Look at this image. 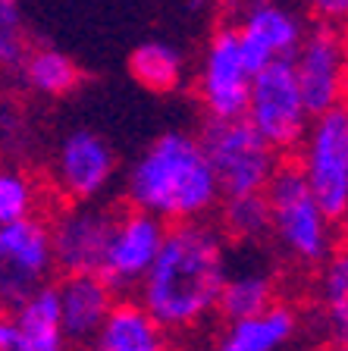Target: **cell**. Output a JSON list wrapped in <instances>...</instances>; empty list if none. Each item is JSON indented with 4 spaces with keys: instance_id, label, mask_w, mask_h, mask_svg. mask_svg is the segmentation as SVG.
<instances>
[{
    "instance_id": "cell-1",
    "label": "cell",
    "mask_w": 348,
    "mask_h": 351,
    "mask_svg": "<svg viewBox=\"0 0 348 351\" xmlns=\"http://www.w3.org/2000/svg\"><path fill=\"white\" fill-rule=\"evenodd\" d=\"M229 270V241L213 219L167 226L163 245L138 285V304L163 332H185L217 314Z\"/></svg>"
},
{
    "instance_id": "cell-25",
    "label": "cell",
    "mask_w": 348,
    "mask_h": 351,
    "mask_svg": "<svg viewBox=\"0 0 348 351\" xmlns=\"http://www.w3.org/2000/svg\"><path fill=\"white\" fill-rule=\"evenodd\" d=\"M32 141H35V132L25 110L10 97H0V157H3L0 163H19L35 147Z\"/></svg>"
},
{
    "instance_id": "cell-21",
    "label": "cell",
    "mask_w": 348,
    "mask_h": 351,
    "mask_svg": "<svg viewBox=\"0 0 348 351\" xmlns=\"http://www.w3.org/2000/svg\"><path fill=\"white\" fill-rule=\"evenodd\" d=\"M16 75H19V85L29 88L32 95L38 97H66L73 95L82 82L79 63L69 53L57 51V47H47V44L32 47Z\"/></svg>"
},
{
    "instance_id": "cell-7",
    "label": "cell",
    "mask_w": 348,
    "mask_h": 351,
    "mask_svg": "<svg viewBox=\"0 0 348 351\" xmlns=\"http://www.w3.org/2000/svg\"><path fill=\"white\" fill-rule=\"evenodd\" d=\"M254 73L245 60L232 22H223L204 44L195 69V97L207 119H242Z\"/></svg>"
},
{
    "instance_id": "cell-14",
    "label": "cell",
    "mask_w": 348,
    "mask_h": 351,
    "mask_svg": "<svg viewBox=\"0 0 348 351\" xmlns=\"http://www.w3.org/2000/svg\"><path fill=\"white\" fill-rule=\"evenodd\" d=\"M57 307L69 345H91L119 298L101 276H60Z\"/></svg>"
},
{
    "instance_id": "cell-16",
    "label": "cell",
    "mask_w": 348,
    "mask_h": 351,
    "mask_svg": "<svg viewBox=\"0 0 348 351\" xmlns=\"http://www.w3.org/2000/svg\"><path fill=\"white\" fill-rule=\"evenodd\" d=\"M314 307L323 339L333 351H348V241L317 267Z\"/></svg>"
},
{
    "instance_id": "cell-18",
    "label": "cell",
    "mask_w": 348,
    "mask_h": 351,
    "mask_svg": "<svg viewBox=\"0 0 348 351\" xmlns=\"http://www.w3.org/2000/svg\"><path fill=\"white\" fill-rule=\"evenodd\" d=\"M91 351H170V336L138 301L119 298L91 342Z\"/></svg>"
},
{
    "instance_id": "cell-4",
    "label": "cell",
    "mask_w": 348,
    "mask_h": 351,
    "mask_svg": "<svg viewBox=\"0 0 348 351\" xmlns=\"http://www.w3.org/2000/svg\"><path fill=\"white\" fill-rule=\"evenodd\" d=\"M223 197L264 195L283 157L248 125V119H207L198 132Z\"/></svg>"
},
{
    "instance_id": "cell-19",
    "label": "cell",
    "mask_w": 348,
    "mask_h": 351,
    "mask_svg": "<svg viewBox=\"0 0 348 351\" xmlns=\"http://www.w3.org/2000/svg\"><path fill=\"white\" fill-rule=\"evenodd\" d=\"M16 336L29 351H69L63 320H60L57 307V289L54 282L41 292H35L29 301H22L10 317Z\"/></svg>"
},
{
    "instance_id": "cell-13",
    "label": "cell",
    "mask_w": 348,
    "mask_h": 351,
    "mask_svg": "<svg viewBox=\"0 0 348 351\" xmlns=\"http://www.w3.org/2000/svg\"><path fill=\"white\" fill-rule=\"evenodd\" d=\"M308 25H311L308 16L283 3H248L232 22L254 75L273 63H289Z\"/></svg>"
},
{
    "instance_id": "cell-6",
    "label": "cell",
    "mask_w": 348,
    "mask_h": 351,
    "mask_svg": "<svg viewBox=\"0 0 348 351\" xmlns=\"http://www.w3.org/2000/svg\"><path fill=\"white\" fill-rule=\"evenodd\" d=\"M308 113L320 117L336 107H345L348 97V35L345 29L311 22L289 60Z\"/></svg>"
},
{
    "instance_id": "cell-10",
    "label": "cell",
    "mask_w": 348,
    "mask_h": 351,
    "mask_svg": "<svg viewBox=\"0 0 348 351\" xmlns=\"http://www.w3.org/2000/svg\"><path fill=\"white\" fill-rule=\"evenodd\" d=\"M116 213L110 204H63L47 213L54 270L60 276H97L107 254L110 232L116 226Z\"/></svg>"
},
{
    "instance_id": "cell-9",
    "label": "cell",
    "mask_w": 348,
    "mask_h": 351,
    "mask_svg": "<svg viewBox=\"0 0 348 351\" xmlns=\"http://www.w3.org/2000/svg\"><path fill=\"white\" fill-rule=\"evenodd\" d=\"M119 163L116 151L95 129H73L51 154V185L66 204H101L113 189Z\"/></svg>"
},
{
    "instance_id": "cell-11",
    "label": "cell",
    "mask_w": 348,
    "mask_h": 351,
    "mask_svg": "<svg viewBox=\"0 0 348 351\" xmlns=\"http://www.w3.org/2000/svg\"><path fill=\"white\" fill-rule=\"evenodd\" d=\"M54 273L47 219L32 217L0 226V311H16L22 301L47 289Z\"/></svg>"
},
{
    "instance_id": "cell-23",
    "label": "cell",
    "mask_w": 348,
    "mask_h": 351,
    "mask_svg": "<svg viewBox=\"0 0 348 351\" xmlns=\"http://www.w3.org/2000/svg\"><path fill=\"white\" fill-rule=\"evenodd\" d=\"M220 232L226 241L239 245H261L270 239V207L264 195H245V197H223L220 201Z\"/></svg>"
},
{
    "instance_id": "cell-20",
    "label": "cell",
    "mask_w": 348,
    "mask_h": 351,
    "mask_svg": "<svg viewBox=\"0 0 348 351\" xmlns=\"http://www.w3.org/2000/svg\"><path fill=\"white\" fill-rule=\"evenodd\" d=\"M129 75L154 95H173L185 82V53L163 38H145L129 53Z\"/></svg>"
},
{
    "instance_id": "cell-2",
    "label": "cell",
    "mask_w": 348,
    "mask_h": 351,
    "mask_svg": "<svg viewBox=\"0 0 348 351\" xmlns=\"http://www.w3.org/2000/svg\"><path fill=\"white\" fill-rule=\"evenodd\" d=\"M129 210H141L163 226L201 223L220 210V185L195 132L170 129L148 141L123 176Z\"/></svg>"
},
{
    "instance_id": "cell-8",
    "label": "cell",
    "mask_w": 348,
    "mask_h": 351,
    "mask_svg": "<svg viewBox=\"0 0 348 351\" xmlns=\"http://www.w3.org/2000/svg\"><path fill=\"white\" fill-rule=\"evenodd\" d=\"M245 119L279 157L301 145L311 125V113L301 101L289 63H273L254 75Z\"/></svg>"
},
{
    "instance_id": "cell-12",
    "label": "cell",
    "mask_w": 348,
    "mask_h": 351,
    "mask_svg": "<svg viewBox=\"0 0 348 351\" xmlns=\"http://www.w3.org/2000/svg\"><path fill=\"white\" fill-rule=\"evenodd\" d=\"M163 235H167V226L160 219L148 217L141 210H129V207L119 210L97 276L116 295L138 292V285L148 276L154 257H157L160 245H163Z\"/></svg>"
},
{
    "instance_id": "cell-22",
    "label": "cell",
    "mask_w": 348,
    "mask_h": 351,
    "mask_svg": "<svg viewBox=\"0 0 348 351\" xmlns=\"http://www.w3.org/2000/svg\"><path fill=\"white\" fill-rule=\"evenodd\" d=\"M44 191L22 163H0V226L44 217Z\"/></svg>"
},
{
    "instance_id": "cell-17",
    "label": "cell",
    "mask_w": 348,
    "mask_h": 351,
    "mask_svg": "<svg viewBox=\"0 0 348 351\" xmlns=\"http://www.w3.org/2000/svg\"><path fill=\"white\" fill-rule=\"evenodd\" d=\"M276 295H279V285H276V273L267 263H232L229 257V270H226V282L223 292L217 301V314L226 323L232 320H248V317H257L264 311L276 304Z\"/></svg>"
},
{
    "instance_id": "cell-5",
    "label": "cell",
    "mask_w": 348,
    "mask_h": 351,
    "mask_svg": "<svg viewBox=\"0 0 348 351\" xmlns=\"http://www.w3.org/2000/svg\"><path fill=\"white\" fill-rule=\"evenodd\" d=\"M292 163L329 223H348V104L311 119Z\"/></svg>"
},
{
    "instance_id": "cell-24",
    "label": "cell",
    "mask_w": 348,
    "mask_h": 351,
    "mask_svg": "<svg viewBox=\"0 0 348 351\" xmlns=\"http://www.w3.org/2000/svg\"><path fill=\"white\" fill-rule=\"evenodd\" d=\"M35 47L25 25L19 3L13 0H0V73L16 75L29 57V51Z\"/></svg>"
},
{
    "instance_id": "cell-27",
    "label": "cell",
    "mask_w": 348,
    "mask_h": 351,
    "mask_svg": "<svg viewBox=\"0 0 348 351\" xmlns=\"http://www.w3.org/2000/svg\"><path fill=\"white\" fill-rule=\"evenodd\" d=\"M0 351H29L25 345H22V339L16 336L10 317H0Z\"/></svg>"
},
{
    "instance_id": "cell-15",
    "label": "cell",
    "mask_w": 348,
    "mask_h": 351,
    "mask_svg": "<svg viewBox=\"0 0 348 351\" xmlns=\"http://www.w3.org/2000/svg\"><path fill=\"white\" fill-rule=\"evenodd\" d=\"M298 329H301L298 311L286 301H276L257 317L226 323L213 342V351H286L295 342Z\"/></svg>"
},
{
    "instance_id": "cell-28",
    "label": "cell",
    "mask_w": 348,
    "mask_h": 351,
    "mask_svg": "<svg viewBox=\"0 0 348 351\" xmlns=\"http://www.w3.org/2000/svg\"><path fill=\"white\" fill-rule=\"evenodd\" d=\"M0 317H3V314H0Z\"/></svg>"
},
{
    "instance_id": "cell-3",
    "label": "cell",
    "mask_w": 348,
    "mask_h": 351,
    "mask_svg": "<svg viewBox=\"0 0 348 351\" xmlns=\"http://www.w3.org/2000/svg\"><path fill=\"white\" fill-rule=\"evenodd\" d=\"M270 207V239L289 261L320 267L336 251V226L320 210L305 176L292 160H283L264 189Z\"/></svg>"
},
{
    "instance_id": "cell-26",
    "label": "cell",
    "mask_w": 348,
    "mask_h": 351,
    "mask_svg": "<svg viewBox=\"0 0 348 351\" xmlns=\"http://www.w3.org/2000/svg\"><path fill=\"white\" fill-rule=\"evenodd\" d=\"M311 22H323V25L345 29V22H348V0H323V3H314V19Z\"/></svg>"
}]
</instances>
